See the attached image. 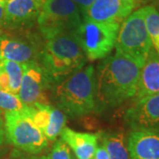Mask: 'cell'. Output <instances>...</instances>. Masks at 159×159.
<instances>
[{"mask_svg":"<svg viewBox=\"0 0 159 159\" xmlns=\"http://www.w3.org/2000/svg\"><path fill=\"white\" fill-rule=\"evenodd\" d=\"M116 53L126 57L142 69L151 51L144 7L134 11L120 26L116 41Z\"/></svg>","mask_w":159,"mask_h":159,"instance_id":"obj_4","label":"cell"},{"mask_svg":"<svg viewBox=\"0 0 159 159\" xmlns=\"http://www.w3.org/2000/svg\"><path fill=\"white\" fill-rule=\"evenodd\" d=\"M34 1H35L37 4H39L40 6H42L43 5V4H44V3H45L47 0H34Z\"/></svg>","mask_w":159,"mask_h":159,"instance_id":"obj_28","label":"cell"},{"mask_svg":"<svg viewBox=\"0 0 159 159\" xmlns=\"http://www.w3.org/2000/svg\"><path fill=\"white\" fill-rule=\"evenodd\" d=\"M136 0H95L83 13V20L119 22L132 13Z\"/></svg>","mask_w":159,"mask_h":159,"instance_id":"obj_10","label":"cell"},{"mask_svg":"<svg viewBox=\"0 0 159 159\" xmlns=\"http://www.w3.org/2000/svg\"><path fill=\"white\" fill-rule=\"evenodd\" d=\"M126 142L130 159H159V132L131 130Z\"/></svg>","mask_w":159,"mask_h":159,"instance_id":"obj_13","label":"cell"},{"mask_svg":"<svg viewBox=\"0 0 159 159\" xmlns=\"http://www.w3.org/2000/svg\"><path fill=\"white\" fill-rule=\"evenodd\" d=\"M52 85L38 61L25 64L18 97L26 106L50 104L47 91Z\"/></svg>","mask_w":159,"mask_h":159,"instance_id":"obj_8","label":"cell"},{"mask_svg":"<svg viewBox=\"0 0 159 159\" xmlns=\"http://www.w3.org/2000/svg\"><path fill=\"white\" fill-rule=\"evenodd\" d=\"M0 60H1V57H0Z\"/></svg>","mask_w":159,"mask_h":159,"instance_id":"obj_29","label":"cell"},{"mask_svg":"<svg viewBox=\"0 0 159 159\" xmlns=\"http://www.w3.org/2000/svg\"><path fill=\"white\" fill-rule=\"evenodd\" d=\"M3 113L4 112L0 111V131H5V119H3Z\"/></svg>","mask_w":159,"mask_h":159,"instance_id":"obj_26","label":"cell"},{"mask_svg":"<svg viewBox=\"0 0 159 159\" xmlns=\"http://www.w3.org/2000/svg\"><path fill=\"white\" fill-rule=\"evenodd\" d=\"M147 2L149 3V6L154 7L157 11L159 12V0H146Z\"/></svg>","mask_w":159,"mask_h":159,"instance_id":"obj_25","label":"cell"},{"mask_svg":"<svg viewBox=\"0 0 159 159\" xmlns=\"http://www.w3.org/2000/svg\"><path fill=\"white\" fill-rule=\"evenodd\" d=\"M4 17H5V5L0 3V28L4 25Z\"/></svg>","mask_w":159,"mask_h":159,"instance_id":"obj_24","label":"cell"},{"mask_svg":"<svg viewBox=\"0 0 159 159\" xmlns=\"http://www.w3.org/2000/svg\"><path fill=\"white\" fill-rule=\"evenodd\" d=\"M41 7L34 0H6L5 3L4 25L20 28L37 20Z\"/></svg>","mask_w":159,"mask_h":159,"instance_id":"obj_14","label":"cell"},{"mask_svg":"<svg viewBox=\"0 0 159 159\" xmlns=\"http://www.w3.org/2000/svg\"><path fill=\"white\" fill-rule=\"evenodd\" d=\"M28 113L48 141H55L66 122L64 112L50 104L28 106Z\"/></svg>","mask_w":159,"mask_h":159,"instance_id":"obj_11","label":"cell"},{"mask_svg":"<svg viewBox=\"0 0 159 159\" xmlns=\"http://www.w3.org/2000/svg\"><path fill=\"white\" fill-rule=\"evenodd\" d=\"M43 50V49H42ZM42 50L35 42L0 35V57L20 64L39 61Z\"/></svg>","mask_w":159,"mask_h":159,"instance_id":"obj_12","label":"cell"},{"mask_svg":"<svg viewBox=\"0 0 159 159\" xmlns=\"http://www.w3.org/2000/svg\"><path fill=\"white\" fill-rule=\"evenodd\" d=\"M4 119L6 136L17 148L28 153L38 154L47 147L48 140L29 117L28 107L23 111L6 112Z\"/></svg>","mask_w":159,"mask_h":159,"instance_id":"obj_7","label":"cell"},{"mask_svg":"<svg viewBox=\"0 0 159 159\" xmlns=\"http://www.w3.org/2000/svg\"><path fill=\"white\" fill-rule=\"evenodd\" d=\"M49 159H72L68 146L63 140L55 142Z\"/></svg>","mask_w":159,"mask_h":159,"instance_id":"obj_21","label":"cell"},{"mask_svg":"<svg viewBox=\"0 0 159 159\" xmlns=\"http://www.w3.org/2000/svg\"><path fill=\"white\" fill-rule=\"evenodd\" d=\"M80 9L81 14L95 2V0H72Z\"/></svg>","mask_w":159,"mask_h":159,"instance_id":"obj_22","label":"cell"},{"mask_svg":"<svg viewBox=\"0 0 159 159\" xmlns=\"http://www.w3.org/2000/svg\"><path fill=\"white\" fill-rule=\"evenodd\" d=\"M86 60L74 35L66 33L46 40L38 62L51 84L55 85L85 66Z\"/></svg>","mask_w":159,"mask_h":159,"instance_id":"obj_3","label":"cell"},{"mask_svg":"<svg viewBox=\"0 0 159 159\" xmlns=\"http://www.w3.org/2000/svg\"><path fill=\"white\" fill-rule=\"evenodd\" d=\"M93 159H111L110 156H109L107 150L103 147V145H100L97 146L96 153L94 155V158Z\"/></svg>","mask_w":159,"mask_h":159,"instance_id":"obj_23","label":"cell"},{"mask_svg":"<svg viewBox=\"0 0 159 159\" xmlns=\"http://www.w3.org/2000/svg\"><path fill=\"white\" fill-rule=\"evenodd\" d=\"M159 93V56L150 51L144 66L141 69L135 100Z\"/></svg>","mask_w":159,"mask_h":159,"instance_id":"obj_16","label":"cell"},{"mask_svg":"<svg viewBox=\"0 0 159 159\" xmlns=\"http://www.w3.org/2000/svg\"><path fill=\"white\" fill-rule=\"evenodd\" d=\"M27 107L28 106H26L20 100L18 96L6 91L0 90V111H2L4 113L23 111L27 109Z\"/></svg>","mask_w":159,"mask_h":159,"instance_id":"obj_20","label":"cell"},{"mask_svg":"<svg viewBox=\"0 0 159 159\" xmlns=\"http://www.w3.org/2000/svg\"><path fill=\"white\" fill-rule=\"evenodd\" d=\"M25 70V64L0 60V90L18 96Z\"/></svg>","mask_w":159,"mask_h":159,"instance_id":"obj_17","label":"cell"},{"mask_svg":"<svg viewBox=\"0 0 159 159\" xmlns=\"http://www.w3.org/2000/svg\"><path fill=\"white\" fill-rule=\"evenodd\" d=\"M5 134H6L5 131H0V145H2L5 141Z\"/></svg>","mask_w":159,"mask_h":159,"instance_id":"obj_27","label":"cell"},{"mask_svg":"<svg viewBox=\"0 0 159 159\" xmlns=\"http://www.w3.org/2000/svg\"><path fill=\"white\" fill-rule=\"evenodd\" d=\"M119 22H97L82 20L72 32L75 40L89 60L108 56L112 51L119 33Z\"/></svg>","mask_w":159,"mask_h":159,"instance_id":"obj_5","label":"cell"},{"mask_svg":"<svg viewBox=\"0 0 159 159\" xmlns=\"http://www.w3.org/2000/svg\"><path fill=\"white\" fill-rule=\"evenodd\" d=\"M145 10V21L152 46L159 56V12L152 6H147Z\"/></svg>","mask_w":159,"mask_h":159,"instance_id":"obj_19","label":"cell"},{"mask_svg":"<svg viewBox=\"0 0 159 159\" xmlns=\"http://www.w3.org/2000/svg\"><path fill=\"white\" fill-rule=\"evenodd\" d=\"M81 12L72 0H47L41 7L37 24L46 40L72 33L82 22Z\"/></svg>","mask_w":159,"mask_h":159,"instance_id":"obj_6","label":"cell"},{"mask_svg":"<svg viewBox=\"0 0 159 159\" xmlns=\"http://www.w3.org/2000/svg\"><path fill=\"white\" fill-rule=\"evenodd\" d=\"M102 144L111 159H130L127 142L121 132H109L102 135Z\"/></svg>","mask_w":159,"mask_h":159,"instance_id":"obj_18","label":"cell"},{"mask_svg":"<svg viewBox=\"0 0 159 159\" xmlns=\"http://www.w3.org/2000/svg\"><path fill=\"white\" fill-rule=\"evenodd\" d=\"M53 99L58 109L70 117H80L93 111L96 101V71L85 66L54 85Z\"/></svg>","mask_w":159,"mask_h":159,"instance_id":"obj_2","label":"cell"},{"mask_svg":"<svg viewBox=\"0 0 159 159\" xmlns=\"http://www.w3.org/2000/svg\"><path fill=\"white\" fill-rule=\"evenodd\" d=\"M60 135L61 140L73 149L77 159L94 158L100 139L99 134L81 133L68 127H64Z\"/></svg>","mask_w":159,"mask_h":159,"instance_id":"obj_15","label":"cell"},{"mask_svg":"<svg viewBox=\"0 0 159 159\" xmlns=\"http://www.w3.org/2000/svg\"><path fill=\"white\" fill-rule=\"evenodd\" d=\"M124 119L131 130L159 132V93L135 100Z\"/></svg>","mask_w":159,"mask_h":159,"instance_id":"obj_9","label":"cell"},{"mask_svg":"<svg viewBox=\"0 0 159 159\" xmlns=\"http://www.w3.org/2000/svg\"><path fill=\"white\" fill-rule=\"evenodd\" d=\"M141 68L116 53L105 58L96 75V101L99 109L117 107L135 96Z\"/></svg>","mask_w":159,"mask_h":159,"instance_id":"obj_1","label":"cell"}]
</instances>
